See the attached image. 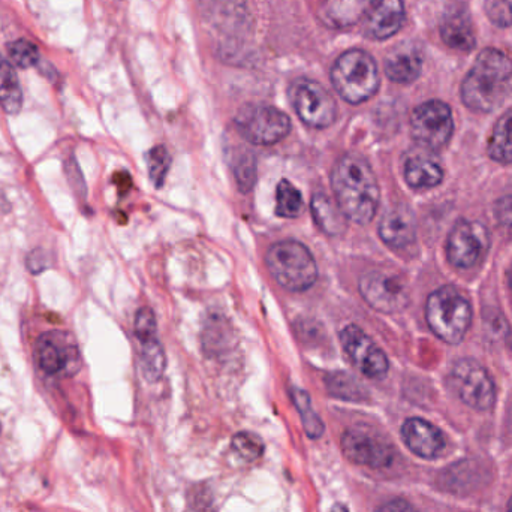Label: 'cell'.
I'll return each mask as SVG.
<instances>
[{"label":"cell","mask_w":512,"mask_h":512,"mask_svg":"<svg viewBox=\"0 0 512 512\" xmlns=\"http://www.w3.org/2000/svg\"><path fill=\"white\" fill-rule=\"evenodd\" d=\"M301 192L288 180H280L276 189V213L280 218L294 219L303 213Z\"/></svg>","instance_id":"obj_27"},{"label":"cell","mask_w":512,"mask_h":512,"mask_svg":"<svg viewBox=\"0 0 512 512\" xmlns=\"http://www.w3.org/2000/svg\"><path fill=\"white\" fill-rule=\"evenodd\" d=\"M35 360L45 375L56 378H72L83 366L77 340L62 330L47 331L36 339Z\"/></svg>","instance_id":"obj_6"},{"label":"cell","mask_w":512,"mask_h":512,"mask_svg":"<svg viewBox=\"0 0 512 512\" xmlns=\"http://www.w3.org/2000/svg\"><path fill=\"white\" fill-rule=\"evenodd\" d=\"M340 342L354 366L370 379H382L390 369L387 355L357 325H348L340 333Z\"/></svg>","instance_id":"obj_14"},{"label":"cell","mask_w":512,"mask_h":512,"mask_svg":"<svg viewBox=\"0 0 512 512\" xmlns=\"http://www.w3.org/2000/svg\"><path fill=\"white\" fill-rule=\"evenodd\" d=\"M508 285H510V288L512 289V265L510 271H508Z\"/></svg>","instance_id":"obj_39"},{"label":"cell","mask_w":512,"mask_h":512,"mask_svg":"<svg viewBox=\"0 0 512 512\" xmlns=\"http://www.w3.org/2000/svg\"><path fill=\"white\" fill-rule=\"evenodd\" d=\"M291 397L292 400H294L295 406H297L298 412H300L301 421H303L304 432L307 433L309 438H321L325 429L324 423H322L321 418L318 417V414L313 411L309 394H307L306 391L298 390V388H292Z\"/></svg>","instance_id":"obj_28"},{"label":"cell","mask_w":512,"mask_h":512,"mask_svg":"<svg viewBox=\"0 0 512 512\" xmlns=\"http://www.w3.org/2000/svg\"><path fill=\"white\" fill-rule=\"evenodd\" d=\"M48 261H50V256H48L44 249H33L26 258L27 270H29V273L33 274V276H39V274L48 270Z\"/></svg>","instance_id":"obj_35"},{"label":"cell","mask_w":512,"mask_h":512,"mask_svg":"<svg viewBox=\"0 0 512 512\" xmlns=\"http://www.w3.org/2000/svg\"><path fill=\"white\" fill-rule=\"evenodd\" d=\"M236 126L242 137L256 146L279 143L291 132L289 117L268 105L243 107L237 114Z\"/></svg>","instance_id":"obj_8"},{"label":"cell","mask_w":512,"mask_h":512,"mask_svg":"<svg viewBox=\"0 0 512 512\" xmlns=\"http://www.w3.org/2000/svg\"><path fill=\"white\" fill-rule=\"evenodd\" d=\"M147 159H149L147 167H149L150 180H152L156 188H161L171 167L170 153H168L164 146H158L150 150Z\"/></svg>","instance_id":"obj_30"},{"label":"cell","mask_w":512,"mask_h":512,"mask_svg":"<svg viewBox=\"0 0 512 512\" xmlns=\"http://www.w3.org/2000/svg\"><path fill=\"white\" fill-rule=\"evenodd\" d=\"M495 218L501 227L512 230V195L499 198L495 203Z\"/></svg>","instance_id":"obj_36"},{"label":"cell","mask_w":512,"mask_h":512,"mask_svg":"<svg viewBox=\"0 0 512 512\" xmlns=\"http://www.w3.org/2000/svg\"><path fill=\"white\" fill-rule=\"evenodd\" d=\"M342 451L355 465L369 468H387L394 460L390 442L367 426L346 430L342 436Z\"/></svg>","instance_id":"obj_11"},{"label":"cell","mask_w":512,"mask_h":512,"mask_svg":"<svg viewBox=\"0 0 512 512\" xmlns=\"http://www.w3.org/2000/svg\"><path fill=\"white\" fill-rule=\"evenodd\" d=\"M489 156L499 164H512V110L507 111L493 128Z\"/></svg>","instance_id":"obj_25"},{"label":"cell","mask_w":512,"mask_h":512,"mask_svg":"<svg viewBox=\"0 0 512 512\" xmlns=\"http://www.w3.org/2000/svg\"><path fill=\"white\" fill-rule=\"evenodd\" d=\"M8 56L21 69L35 68L41 63L38 47L27 39H17L8 44Z\"/></svg>","instance_id":"obj_29"},{"label":"cell","mask_w":512,"mask_h":512,"mask_svg":"<svg viewBox=\"0 0 512 512\" xmlns=\"http://www.w3.org/2000/svg\"><path fill=\"white\" fill-rule=\"evenodd\" d=\"M291 101L298 117L310 128L322 129L336 120L333 96L313 80L300 78L291 86Z\"/></svg>","instance_id":"obj_10"},{"label":"cell","mask_w":512,"mask_h":512,"mask_svg":"<svg viewBox=\"0 0 512 512\" xmlns=\"http://www.w3.org/2000/svg\"><path fill=\"white\" fill-rule=\"evenodd\" d=\"M512 93V60L496 48H486L462 84V101L469 110L492 113Z\"/></svg>","instance_id":"obj_2"},{"label":"cell","mask_w":512,"mask_h":512,"mask_svg":"<svg viewBox=\"0 0 512 512\" xmlns=\"http://www.w3.org/2000/svg\"><path fill=\"white\" fill-rule=\"evenodd\" d=\"M233 448L246 462H255L264 453V442L252 432H240L233 438Z\"/></svg>","instance_id":"obj_31"},{"label":"cell","mask_w":512,"mask_h":512,"mask_svg":"<svg viewBox=\"0 0 512 512\" xmlns=\"http://www.w3.org/2000/svg\"><path fill=\"white\" fill-rule=\"evenodd\" d=\"M376 512H418L417 508L411 504V502L405 501V499H391V501L385 502Z\"/></svg>","instance_id":"obj_37"},{"label":"cell","mask_w":512,"mask_h":512,"mask_svg":"<svg viewBox=\"0 0 512 512\" xmlns=\"http://www.w3.org/2000/svg\"><path fill=\"white\" fill-rule=\"evenodd\" d=\"M405 180L411 188L430 189L441 185L444 180V167L435 150L423 146L409 150L403 164Z\"/></svg>","instance_id":"obj_16"},{"label":"cell","mask_w":512,"mask_h":512,"mask_svg":"<svg viewBox=\"0 0 512 512\" xmlns=\"http://www.w3.org/2000/svg\"><path fill=\"white\" fill-rule=\"evenodd\" d=\"M370 0H324L319 6L318 17L331 29H345L363 20Z\"/></svg>","instance_id":"obj_20"},{"label":"cell","mask_w":512,"mask_h":512,"mask_svg":"<svg viewBox=\"0 0 512 512\" xmlns=\"http://www.w3.org/2000/svg\"><path fill=\"white\" fill-rule=\"evenodd\" d=\"M484 11L496 27L507 29L512 26V3L510 0H486Z\"/></svg>","instance_id":"obj_33"},{"label":"cell","mask_w":512,"mask_h":512,"mask_svg":"<svg viewBox=\"0 0 512 512\" xmlns=\"http://www.w3.org/2000/svg\"><path fill=\"white\" fill-rule=\"evenodd\" d=\"M441 36L445 44L454 50H474L477 39H475L474 26H472L468 8L453 6L445 12L441 23Z\"/></svg>","instance_id":"obj_19"},{"label":"cell","mask_w":512,"mask_h":512,"mask_svg":"<svg viewBox=\"0 0 512 512\" xmlns=\"http://www.w3.org/2000/svg\"><path fill=\"white\" fill-rule=\"evenodd\" d=\"M426 319L439 339L457 345L471 327L472 306L456 286H442L427 298Z\"/></svg>","instance_id":"obj_3"},{"label":"cell","mask_w":512,"mask_h":512,"mask_svg":"<svg viewBox=\"0 0 512 512\" xmlns=\"http://www.w3.org/2000/svg\"><path fill=\"white\" fill-rule=\"evenodd\" d=\"M334 200L348 221L366 225L379 206V185L369 161L358 153L343 155L331 171Z\"/></svg>","instance_id":"obj_1"},{"label":"cell","mask_w":512,"mask_h":512,"mask_svg":"<svg viewBox=\"0 0 512 512\" xmlns=\"http://www.w3.org/2000/svg\"><path fill=\"white\" fill-rule=\"evenodd\" d=\"M234 176L242 192H249L256 182V161L251 152L242 153L234 162Z\"/></svg>","instance_id":"obj_32"},{"label":"cell","mask_w":512,"mask_h":512,"mask_svg":"<svg viewBox=\"0 0 512 512\" xmlns=\"http://www.w3.org/2000/svg\"><path fill=\"white\" fill-rule=\"evenodd\" d=\"M402 438L406 447L421 459H438L447 448L444 433L423 418L406 420L402 426Z\"/></svg>","instance_id":"obj_17"},{"label":"cell","mask_w":512,"mask_h":512,"mask_svg":"<svg viewBox=\"0 0 512 512\" xmlns=\"http://www.w3.org/2000/svg\"><path fill=\"white\" fill-rule=\"evenodd\" d=\"M330 512H349V511H348V508L343 507V505L337 504V505H334L333 508H331Z\"/></svg>","instance_id":"obj_38"},{"label":"cell","mask_w":512,"mask_h":512,"mask_svg":"<svg viewBox=\"0 0 512 512\" xmlns=\"http://www.w3.org/2000/svg\"><path fill=\"white\" fill-rule=\"evenodd\" d=\"M411 131L418 146L435 152L442 149L453 137L454 120L451 108L436 99L418 105L411 116Z\"/></svg>","instance_id":"obj_9"},{"label":"cell","mask_w":512,"mask_h":512,"mask_svg":"<svg viewBox=\"0 0 512 512\" xmlns=\"http://www.w3.org/2000/svg\"><path fill=\"white\" fill-rule=\"evenodd\" d=\"M379 236L391 248H406L417 237V221L408 206L391 207L379 224Z\"/></svg>","instance_id":"obj_18"},{"label":"cell","mask_w":512,"mask_h":512,"mask_svg":"<svg viewBox=\"0 0 512 512\" xmlns=\"http://www.w3.org/2000/svg\"><path fill=\"white\" fill-rule=\"evenodd\" d=\"M360 292L367 304L382 313H399L408 307V286L402 277L388 271H370L360 280Z\"/></svg>","instance_id":"obj_12"},{"label":"cell","mask_w":512,"mask_h":512,"mask_svg":"<svg viewBox=\"0 0 512 512\" xmlns=\"http://www.w3.org/2000/svg\"><path fill=\"white\" fill-rule=\"evenodd\" d=\"M65 173L74 194L77 195L78 198L86 197V185H84L83 174H81L80 167H78V162L74 155L66 159Z\"/></svg>","instance_id":"obj_34"},{"label":"cell","mask_w":512,"mask_h":512,"mask_svg":"<svg viewBox=\"0 0 512 512\" xmlns=\"http://www.w3.org/2000/svg\"><path fill=\"white\" fill-rule=\"evenodd\" d=\"M336 92L349 104H361L379 89V72L375 60L363 50L343 53L331 69Z\"/></svg>","instance_id":"obj_4"},{"label":"cell","mask_w":512,"mask_h":512,"mask_svg":"<svg viewBox=\"0 0 512 512\" xmlns=\"http://www.w3.org/2000/svg\"><path fill=\"white\" fill-rule=\"evenodd\" d=\"M140 342L141 370L144 378L149 382H156L164 375L167 367L164 346L158 336L146 337L138 340Z\"/></svg>","instance_id":"obj_24"},{"label":"cell","mask_w":512,"mask_h":512,"mask_svg":"<svg viewBox=\"0 0 512 512\" xmlns=\"http://www.w3.org/2000/svg\"><path fill=\"white\" fill-rule=\"evenodd\" d=\"M325 385H327V391L331 396L346 400V402H360L366 396L363 385L349 373H330L325 378Z\"/></svg>","instance_id":"obj_26"},{"label":"cell","mask_w":512,"mask_h":512,"mask_svg":"<svg viewBox=\"0 0 512 512\" xmlns=\"http://www.w3.org/2000/svg\"><path fill=\"white\" fill-rule=\"evenodd\" d=\"M451 385L463 403L475 411H489L496 402V387L483 364L474 358H462L454 363Z\"/></svg>","instance_id":"obj_7"},{"label":"cell","mask_w":512,"mask_h":512,"mask_svg":"<svg viewBox=\"0 0 512 512\" xmlns=\"http://www.w3.org/2000/svg\"><path fill=\"white\" fill-rule=\"evenodd\" d=\"M310 209H312L315 224L328 236H340L348 228V218L345 213L342 212L337 201L324 192L313 195Z\"/></svg>","instance_id":"obj_22"},{"label":"cell","mask_w":512,"mask_h":512,"mask_svg":"<svg viewBox=\"0 0 512 512\" xmlns=\"http://www.w3.org/2000/svg\"><path fill=\"white\" fill-rule=\"evenodd\" d=\"M363 32L372 39L391 38L405 21L403 0H370L363 17Z\"/></svg>","instance_id":"obj_15"},{"label":"cell","mask_w":512,"mask_h":512,"mask_svg":"<svg viewBox=\"0 0 512 512\" xmlns=\"http://www.w3.org/2000/svg\"><path fill=\"white\" fill-rule=\"evenodd\" d=\"M268 270L283 288L301 292L315 285L318 267L309 249L297 240L274 243L267 252Z\"/></svg>","instance_id":"obj_5"},{"label":"cell","mask_w":512,"mask_h":512,"mask_svg":"<svg viewBox=\"0 0 512 512\" xmlns=\"http://www.w3.org/2000/svg\"><path fill=\"white\" fill-rule=\"evenodd\" d=\"M0 107L8 114H18L23 107V89H21L17 72L2 54H0Z\"/></svg>","instance_id":"obj_23"},{"label":"cell","mask_w":512,"mask_h":512,"mask_svg":"<svg viewBox=\"0 0 512 512\" xmlns=\"http://www.w3.org/2000/svg\"><path fill=\"white\" fill-rule=\"evenodd\" d=\"M492 239L481 222L462 219L447 240V256L457 268H471L489 252Z\"/></svg>","instance_id":"obj_13"},{"label":"cell","mask_w":512,"mask_h":512,"mask_svg":"<svg viewBox=\"0 0 512 512\" xmlns=\"http://www.w3.org/2000/svg\"><path fill=\"white\" fill-rule=\"evenodd\" d=\"M423 71V56L417 47L396 48L385 60V74L394 83H414Z\"/></svg>","instance_id":"obj_21"},{"label":"cell","mask_w":512,"mask_h":512,"mask_svg":"<svg viewBox=\"0 0 512 512\" xmlns=\"http://www.w3.org/2000/svg\"><path fill=\"white\" fill-rule=\"evenodd\" d=\"M507 512H512V498L510 504H508Z\"/></svg>","instance_id":"obj_40"},{"label":"cell","mask_w":512,"mask_h":512,"mask_svg":"<svg viewBox=\"0 0 512 512\" xmlns=\"http://www.w3.org/2000/svg\"><path fill=\"white\" fill-rule=\"evenodd\" d=\"M0 433H2V424H0Z\"/></svg>","instance_id":"obj_41"}]
</instances>
